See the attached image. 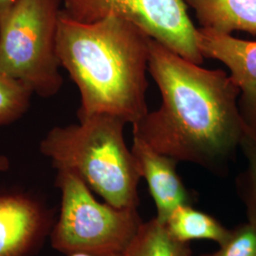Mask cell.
I'll list each match as a JSON object with an SVG mask.
<instances>
[{"instance_id":"obj_6","label":"cell","mask_w":256,"mask_h":256,"mask_svg":"<svg viewBox=\"0 0 256 256\" xmlns=\"http://www.w3.org/2000/svg\"><path fill=\"white\" fill-rule=\"evenodd\" d=\"M63 10L77 21L90 23L108 16L126 19L149 36L196 64L204 57L198 46V28L185 0H62Z\"/></svg>"},{"instance_id":"obj_2","label":"cell","mask_w":256,"mask_h":256,"mask_svg":"<svg viewBox=\"0 0 256 256\" xmlns=\"http://www.w3.org/2000/svg\"><path fill=\"white\" fill-rule=\"evenodd\" d=\"M152 40L126 19L108 16L86 23L62 9L57 54L80 92L78 119L110 114L134 124L146 115Z\"/></svg>"},{"instance_id":"obj_15","label":"cell","mask_w":256,"mask_h":256,"mask_svg":"<svg viewBox=\"0 0 256 256\" xmlns=\"http://www.w3.org/2000/svg\"><path fill=\"white\" fill-rule=\"evenodd\" d=\"M200 256H256V229L248 221L240 224L218 250Z\"/></svg>"},{"instance_id":"obj_14","label":"cell","mask_w":256,"mask_h":256,"mask_svg":"<svg viewBox=\"0 0 256 256\" xmlns=\"http://www.w3.org/2000/svg\"><path fill=\"white\" fill-rule=\"evenodd\" d=\"M32 95L24 84L0 72V126L22 118L30 106Z\"/></svg>"},{"instance_id":"obj_13","label":"cell","mask_w":256,"mask_h":256,"mask_svg":"<svg viewBox=\"0 0 256 256\" xmlns=\"http://www.w3.org/2000/svg\"><path fill=\"white\" fill-rule=\"evenodd\" d=\"M240 149L247 160V167L236 180V190L245 206L248 222L256 229V131L246 128Z\"/></svg>"},{"instance_id":"obj_7","label":"cell","mask_w":256,"mask_h":256,"mask_svg":"<svg viewBox=\"0 0 256 256\" xmlns=\"http://www.w3.org/2000/svg\"><path fill=\"white\" fill-rule=\"evenodd\" d=\"M198 46L204 58L225 64L240 90L238 106L246 128L256 131V41L198 28Z\"/></svg>"},{"instance_id":"obj_16","label":"cell","mask_w":256,"mask_h":256,"mask_svg":"<svg viewBox=\"0 0 256 256\" xmlns=\"http://www.w3.org/2000/svg\"><path fill=\"white\" fill-rule=\"evenodd\" d=\"M18 0H0V24Z\"/></svg>"},{"instance_id":"obj_5","label":"cell","mask_w":256,"mask_h":256,"mask_svg":"<svg viewBox=\"0 0 256 256\" xmlns=\"http://www.w3.org/2000/svg\"><path fill=\"white\" fill-rule=\"evenodd\" d=\"M62 0H18L0 24V72L42 98L63 86L57 54Z\"/></svg>"},{"instance_id":"obj_11","label":"cell","mask_w":256,"mask_h":256,"mask_svg":"<svg viewBox=\"0 0 256 256\" xmlns=\"http://www.w3.org/2000/svg\"><path fill=\"white\" fill-rule=\"evenodd\" d=\"M162 224L174 240L185 244L194 240H210L220 246L232 234V230L226 228L216 218L194 209L192 205L176 208Z\"/></svg>"},{"instance_id":"obj_8","label":"cell","mask_w":256,"mask_h":256,"mask_svg":"<svg viewBox=\"0 0 256 256\" xmlns=\"http://www.w3.org/2000/svg\"><path fill=\"white\" fill-rule=\"evenodd\" d=\"M48 230L46 212L25 194H0V256H28Z\"/></svg>"},{"instance_id":"obj_12","label":"cell","mask_w":256,"mask_h":256,"mask_svg":"<svg viewBox=\"0 0 256 256\" xmlns=\"http://www.w3.org/2000/svg\"><path fill=\"white\" fill-rule=\"evenodd\" d=\"M189 244L174 240L156 218L144 222L122 256H192Z\"/></svg>"},{"instance_id":"obj_18","label":"cell","mask_w":256,"mask_h":256,"mask_svg":"<svg viewBox=\"0 0 256 256\" xmlns=\"http://www.w3.org/2000/svg\"><path fill=\"white\" fill-rule=\"evenodd\" d=\"M86 256V254H72V256Z\"/></svg>"},{"instance_id":"obj_4","label":"cell","mask_w":256,"mask_h":256,"mask_svg":"<svg viewBox=\"0 0 256 256\" xmlns=\"http://www.w3.org/2000/svg\"><path fill=\"white\" fill-rule=\"evenodd\" d=\"M61 208L50 234L52 247L70 256H122L144 221L138 208L98 202L90 188L72 172L57 171Z\"/></svg>"},{"instance_id":"obj_10","label":"cell","mask_w":256,"mask_h":256,"mask_svg":"<svg viewBox=\"0 0 256 256\" xmlns=\"http://www.w3.org/2000/svg\"><path fill=\"white\" fill-rule=\"evenodd\" d=\"M202 28L221 34L236 30L256 36V0H185Z\"/></svg>"},{"instance_id":"obj_9","label":"cell","mask_w":256,"mask_h":256,"mask_svg":"<svg viewBox=\"0 0 256 256\" xmlns=\"http://www.w3.org/2000/svg\"><path fill=\"white\" fill-rule=\"evenodd\" d=\"M131 150L155 202L158 220L164 223L176 208L192 205V194L178 173V160L156 152L137 138L133 137Z\"/></svg>"},{"instance_id":"obj_1","label":"cell","mask_w":256,"mask_h":256,"mask_svg":"<svg viewBox=\"0 0 256 256\" xmlns=\"http://www.w3.org/2000/svg\"><path fill=\"white\" fill-rule=\"evenodd\" d=\"M149 74L162 94L160 106L133 126V137L178 162L226 172L246 131L229 74L208 70L151 42Z\"/></svg>"},{"instance_id":"obj_17","label":"cell","mask_w":256,"mask_h":256,"mask_svg":"<svg viewBox=\"0 0 256 256\" xmlns=\"http://www.w3.org/2000/svg\"><path fill=\"white\" fill-rule=\"evenodd\" d=\"M10 160L6 156L0 155V173L9 170Z\"/></svg>"},{"instance_id":"obj_3","label":"cell","mask_w":256,"mask_h":256,"mask_svg":"<svg viewBox=\"0 0 256 256\" xmlns=\"http://www.w3.org/2000/svg\"><path fill=\"white\" fill-rule=\"evenodd\" d=\"M126 124L110 114L92 115L79 124L52 128L39 150L57 171L77 174L104 202L138 208L142 176L126 142Z\"/></svg>"}]
</instances>
